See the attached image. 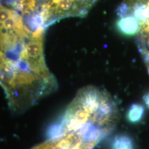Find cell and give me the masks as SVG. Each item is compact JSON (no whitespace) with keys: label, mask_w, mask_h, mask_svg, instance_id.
Instances as JSON below:
<instances>
[{"label":"cell","mask_w":149,"mask_h":149,"mask_svg":"<svg viewBox=\"0 0 149 149\" xmlns=\"http://www.w3.org/2000/svg\"><path fill=\"white\" fill-rule=\"evenodd\" d=\"M115 149H133L132 141L127 138H123L117 140L115 143Z\"/></svg>","instance_id":"obj_4"},{"label":"cell","mask_w":149,"mask_h":149,"mask_svg":"<svg viewBox=\"0 0 149 149\" xmlns=\"http://www.w3.org/2000/svg\"><path fill=\"white\" fill-rule=\"evenodd\" d=\"M144 101L146 105L149 108V92L144 96Z\"/></svg>","instance_id":"obj_5"},{"label":"cell","mask_w":149,"mask_h":149,"mask_svg":"<svg viewBox=\"0 0 149 149\" xmlns=\"http://www.w3.org/2000/svg\"><path fill=\"white\" fill-rule=\"evenodd\" d=\"M99 0H0V6L40 18L45 26L68 17H83Z\"/></svg>","instance_id":"obj_2"},{"label":"cell","mask_w":149,"mask_h":149,"mask_svg":"<svg viewBox=\"0 0 149 149\" xmlns=\"http://www.w3.org/2000/svg\"><path fill=\"white\" fill-rule=\"evenodd\" d=\"M144 114V107L139 104H134L129 110L128 119L132 122H138L143 117Z\"/></svg>","instance_id":"obj_3"},{"label":"cell","mask_w":149,"mask_h":149,"mask_svg":"<svg viewBox=\"0 0 149 149\" xmlns=\"http://www.w3.org/2000/svg\"><path fill=\"white\" fill-rule=\"evenodd\" d=\"M119 119L116 103L104 91L95 86L81 89L68 107L60 123L91 124L112 132Z\"/></svg>","instance_id":"obj_1"}]
</instances>
